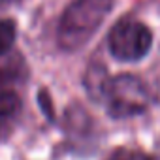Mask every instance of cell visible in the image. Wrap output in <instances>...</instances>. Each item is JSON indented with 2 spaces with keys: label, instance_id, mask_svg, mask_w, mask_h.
I'll use <instances>...</instances> for the list:
<instances>
[{
  "label": "cell",
  "instance_id": "obj_1",
  "mask_svg": "<svg viewBox=\"0 0 160 160\" xmlns=\"http://www.w3.org/2000/svg\"><path fill=\"white\" fill-rule=\"evenodd\" d=\"M85 89L94 102H100L113 119H128L151 106V91L143 79L132 73L111 77L102 66H91L85 73Z\"/></svg>",
  "mask_w": 160,
  "mask_h": 160
},
{
  "label": "cell",
  "instance_id": "obj_2",
  "mask_svg": "<svg viewBox=\"0 0 160 160\" xmlns=\"http://www.w3.org/2000/svg\"><path fill=\"white\" fill-rule=\"evenodd\" d=\"M111 10L113 0H72L58 19V47L68 53L83 49L100 30Z\"/></svg>",
  "mask_w": 160,
  "mask_h": 160
},
{
  "label": "cell",
  "instance_id": "obj_3",
  "mask_svg": "<svg viewBox=\"0 0 160 160\" xmlns=\"http://www.w3.org/2000/svg\"><path fill=\"white\" fill-rule=\"evenodd\" d=\"M152 45V34L147 25L136 19L115 23L108 34V51L115 60L138 62L147 57Z\"/></svg>",
  "mask_w": 160,
  "mask_h": 160
},
{
  "label": "cell",
  "instance_id": "obj_4",
  "mask_svg": "<svg viewBox=\"0 0 160 160\" xmlns=\"http://www.w3.org/2000/svg\"><path fill=\"white\" fill-rule=\"evenodd\" d=\"M23 113V102L21 98L15 94V91H6V92H0V143L6 141Z\"/></svg>",
  "mask_w": 160,
  "mask_h": 160
},
{
  "label": "cell",
  "instance_id": "obj_5",
  "mask_svg": "<svg viewBox=\"0 0 160 160\" xmlns=\"http://www.w3.org/2000/svg\"><path fill=\"white\" fill-rule=\"evenodd\" d=\"M19 66H23L21 60L13 62H2L0 64V92H6V91H13L12 87L17 83V81H23L25 79V70Z\"/></svg>",
  "mask_w": 160,
  "mask_h": 160
},
{
  "label": "cell",
  "instance_id": "obj_6",
  "mask_svg": "<svg viewBox=\"0 0 160 160\" xmlns=\"http://www.w3.org/2000/svg\"><path fill=\"white\" fill-rule=\"evenodd\" d=\"M15 38H17V30H15L13 21L2 19L0 21V57H6L12 51Z\"/></svg>",
  "mask_w": 160,
  "mask_h": 160
},
{
  "label": "cell",
  "instance_id": "obj_7",
  "mask_svg": "<svg viewBox=\"0 0 160 160\" xmlns=\"http://www.w3.org/2000/svg\"><path fill=\"white\" fill-rule=\"evenodd\" d=\"M106 160H151V158L145 152H141V151L122 147V149H115Z\"/></svg>",
  "mask_w": 160,
  "mask_h": 160
}]
</instances>
